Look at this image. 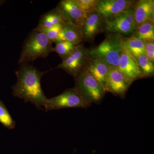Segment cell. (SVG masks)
Wrapping results in <instances>:
<instances>
[{
  "instance_id": "1",
  "label": "cell",
  "mask_w": 154,
  "mask_h": 154,
  "mask_svg": "<svg viewBox=\"0 0 154 154\" xmlns=\"http://www.w3.org/2000/svg\"><path fill=\"white\" fill-rule=\"evenodd\" d=\"M21 65L16 72L17 82L12 87V94L25 102H30L38 109H42L48 99L42 91L41 80L48 71H40L27 63Z\"/></svg>"
},
{
  "instance_id": "2",
  "label": "cell",
  "mask_w": 154,
  "mask_h": 154,
  "mask_svg": "<svg viewBox=\"0 0 154 154\" xmlns=\"http://www.w3.org/2000/svg\"><path fill=\"white\" fill-rule=\"evenodd\" d=\"M52 52V42L44 33L34 30L24 42L18 63H27L37 59L45 58Z\"/></svg>"
},
{
  "instance_id": "3",
  "label": "cell",
  "mask_w": 154,
  "mask_h": 154,
  "mask_svg": "<svg viewBox=\"0 0 154 154\" xmlns=\"http://www.w3.org/2000/svg\"><path fill=\"white\" fill-rule=\"evenodd\" d=\"M76 89L91 104H99L105 93L104 88L86 69L83 70L76 77Z\"/></svg>"
},
{
  "instance_id": "4",
  "label": "cell",
  "mask_w": 154,
  "mask_h": 154,
  "mask_svg": "<svg viewBox=\"0 0 154 154\" xmlns=\"http://www.w3.org/2000/svg\"><path fill=\"white\" fill-rule=\"evenodd\" d=\"M91 104L74 88L68 89L58 96L48 99L44 108L47 111L65 108H87Z\"/></svg>"
},
{
  "instance_id": "5",
  "label": "cell",
  "mask_w": 154,
  "mask_h": 154,
  "mask_svg": "<svg viewBox=\"0 0 154 154\" xmlns=\"http://www.w3.org/2000/svg\"><path fill=\"white\" fill-rule=\"evenodd\" d=\"M122 47L120 38H107L98 47L88 51V54L93 58L105 62L110 67H118Z\"/></svg>"
},
{
  "instance_id": "6",
  "label": "cell",
  "mask_w": 154,
  "mask_h": 154,
  "mask_svg": "<svg viewBox=\"0 0 154 154\" xmlns=\"http://www.w3.org/2000/svg\"><path fill=\"white\" fill-rule=\"evenodd\" d=\"M105 29L113 33L129 35L134 33L137 27L132 8L109 20H104Z\"/></svg>"
},
{
  "instance_id": "7",
  "label": "cell",
  "mask_w": 154,
  "mask_h": 154,
  "mask_svg": "<svg viewBox=\"0 0 154 154\" xmlns=\"http://www.w3.org/2000/svg\"><path fill=\"white\" fill-rule=\"evenodd\" d=\"M88 52L82 45H78L67 57L63 59L57 68L61 69L69 74L76 77L86 63Z\"/></svg>"
},
{
  "instance_id": "8",
  "label": "cell",
  "mask_w": 154,
  "mask_h": 154,
  "mask_svg": "<svg viewBox=\"0 0 154 154\" xmlns=\"http://www.w3.org/2000/svg\"><path fill=\"white\" fill-rule=\"evenodd\" d=\"M57 9L62 16L65 22L82 28L88 14L83 12L75 0H63Z\"/></svg>"
},
{
  "instance_id": "9",
  "label": "cell",
  "mask_w": 154,
  "mask_h": 154,
  "mask_svg": "<svg viewBox=\"0 0 154 154\" xmlns=\"http://www.w3.org/2000/svg\"><path fill=\"white\" fill-rule=\"evenodd\" d=\"M133 3L128 0H100L96 11L104 20H109L132 8Z\"/></svg>"
},
{
  "instance_id": "10",
  "label": "cell",
  "mask_w": 154,
  "mask_h": 154,
  "mask_svg": "<svg viewBox=\"0 0 154 154\" xmlns=\"http://www.w3.org/2000/svg\"><path fill=\"white\" fill-rule=\"evenodd\" d=\"M131 84L117 68L109 67L107 78L106 92L123 98Z\"/></svg>"
},
{
  "instance_id": "11",
  "label": "cell",
  "mask_w": 154,
  "mask_h": 154,
  "mask_svg": "<svg viewBox=\"0 0 154 154\" xmlns=\"http://www.w3.org/2000/svg\"><path fill=\"white\" fill-rule=\"evenodd\" d=\"M117 68L131 83L143 78L136 59L122 48Z\"/></svg>"
},
{
  "instance_id": "12",
  "label": "cell",
  "mask_w": 154,
  "mask_h": 154,
  "mask_svg": "<svg viewBox=\"0 0 154 154\" xmlns=\"http://www.w3.org/2000/svg\"><path fill=\"white\" fill-rule=\"evenodd\" d=\"M154 2L152 0H141L134 9L137 27L145 22L154 20Z\"/></svg>"
},
{
  "instance_id": "13",
  "label": "cell",
  "mask_w": 154,
  "mask_h": 154,
  "mask_svg": "<svg viewBox=\"0 0 154 154\" xmlns=\"http://www.w3.org/2000/svg\"><path fill=\"white\" fill-rule=\"evenodd\" d=\"M86 69L103 87L106 91L107 73L110 66L101 60L92 58Z\"/></svg>"
},
{
  "instance_id": "14",
  "label": "cell",
  "mask_w": 154,
  "mask_h": 154,
  "mask_svg": "<svg viewBox=\"0 0 154 154\" xmlns=\"http://www.w3.org/2000/svg\"><path fill=\"white\" fill-rule=\"evenodd\" d=\"M84 38L82 28L65 22L56 42L67 41L75 45H79Z\"/></svg>"
},
{
  "instance_id": "15",
  "label": "cell",
  "mask_w": 154,
  "mask_h": 154,
  "mask_svg": "<svg viewBox=\"0 0 154 154\" xmlns=\"http://www.w3.org/2000/svg\"><path fill=\"white\" fill-rule=\"evenodd\" d=\"M101 18L102 17L96 11L89 14L82 28L84 38L87 39H92L101 32Z\"/></svg>"
},
{
  "instance_id": "16",
  "label": "cell",
  "mask_w": 154,
  "mask_h": 154,
  "mask_svg": "<svg viewBox=\"0 0 154 154\" xmlns=\"http://www.w3.org/2000/svg\"><path fill=\"white\" fill-rule=\"evenodd\" d=\"M120 39L122 48L127 51L135 58L140 56L145 55L143 41L134 36L121 38Z\"/></svg>"
},
{
  "instance_id": "17",
  "label": "cell",
  "mask_w": 154,
  "mask_h": 154,
  "mask_svg": "<svg viewBox=\"0 0 154 154\" xmlns=\"http://www.w3.org/2000/svg\"><path fill=\"white\" fill-rule=\"evenodd\" d=\"M65 21L60 13L57 8L48 12L42 17L37 27L49 28Z\"/></svg>"
},
{
  "instance_id": "18",
  "label": "cell",
  "mask_w": 154,
  "mask_h": 154,
  "mask_svg": "<svg viewBox=\"0 0 154 154\" xmlns=\"http://www.w3.org/2000/svg\"><path fill=\"white\" fill-rule=\"evenodd\" d=\"M134 36L143 41L153 42V21H150L139 25L136 28Z\"/></svg>"
},
{
  "instance_id": "19",
  "label": "cell",
  "mask_w": 154,
  "mask_h": 154,
  "mask_svg": "<svg viewBox=\"0 0 154 154\" xmlns=\"http://www.w3.org/2000/svg\"><path fill=\"white\" fill-rule=\"evenodd\" d=\"M138 64L141 72L142 77L152 76L154 73V62L145 55H141L137 58Z\"/></svg>"
},
{
  "instance_id": "20",
  "label": "cell",
  "mask_w": 154,
  "mask_h": 154,
  "mask_svg": "<svg viewBox=\"0 0 154 154\" xmlns=\"http://www.w3.org/2000/svg\"><path fill=\"white\" fill-rule=\"evenodd\" d=\"M0 122L6 128L12 129L15 127L16 122L2 101L0 100Z\"/></svg>"
},
{
  "instance_id": "21",
  "label": "cell",
  "mask_w": 154,
  "mask_h": 154,
  "mask_svg": "<svg viewBox=\"0 0 154 154\" xmlns=\"http://www.w3.org/2000/svg\"><path fill=\"white\" fill-rule=\"evenodd\" d=\"M54 51H55L63 59L69 55L75 49L77 45L67 41L57 42H55Z\"/></svg>"
},
{
  "instance_id": "22",
  "label": "cell",
  "mask_w": 154,
  "mask_h": 154,
  "mask_svg": "<svg viewBox=\"0 0 154 154\" xmlns=\"http://www.w3.org/2000/svg\"><path fill=\"white\" fill-rule=\"evenodd\" d=\"M63 23H60L49 28H39L37 27L34 30L44 33L51 42H56L59 34L60 33Z\"/></svg>"
},
{
  "instance_id": "23",
  "label": "cell",
  "mask_w": 154,
  "mask_h": 154,
  "mask_svg": "<svg viewBox=\"0 0 154 154\" xmlns=\"http://www.w3.org/2000/svg\"><path fill=\"white\" fill-rule=\"evenodd\" d=\"M79 8L84 13L89 14L96 12L97 0H75Z\"/></svg>"
},
{
  "instance_id": "24",
  "label": "cell",
  "mask_w": 154,
  "mask_h": 154,
  "mask_svg": "<svg viewBox=\"0 0 154 154\" xmlns=\"http://www.w3.org/2000/svg\"><path fill=\"white\" fill-rule=\"evenodd\" d=\"M145 55L152 61L154 60V42L143 41Z\"/></svg>"
},
{
  "instance_id": "25",
  "label": "cell",
  "mask_w": 154,
  "mask_h": 154,
  "mask_svg": "<svg viewBox=\"0 0 154 154\" xmlns=\"http://www.w3.org/2000/svg\"><path fill=\"white\" fill-rule=\"evenodd\" d=\"M5 1H3V0H0V7H1V6L3 4H4V3H5Z\"/></svg>"
}]
</instances>
